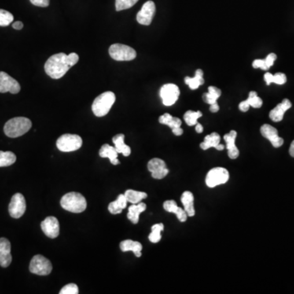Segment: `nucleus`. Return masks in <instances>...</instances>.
<instances>
[{
    "mask_svg": "<svg viewBox=\"0 0 294 294\" xmlns=\"http://www.w3.org/2000/svg\"><path fill=\"white\" fill-rule=\"evenodd\" d=\"M79 56L75 53L69 55L63 53L53 55L45 63V72L52 79H60L71 67L79 61Z\"/></svg>",
    "mask_w": 294,
    "mask_h": 294,
    "instance_id": "nucleus-1",
    "label": "nucleus"
},
{
    "mask_svg": "<svg viewBox=\"0 0 294 294\" xmlns=\"http://www.w3.org/2000/svg\"><path fill=\"white\" fill-rule=\"evenodd\" d=\"M32 127L30 119L25 117H16L9 120L4 125V133L12 138L24 135Z\"/></svg>",
    "mask_w": 294,
    "mask_h": 294,
    "instance_id": "nucleus-2",
    "label": "nucleus"
},
{
    "mask_svg": "<svg viewBox=\"0 0 294 294\" xmlns=\"http://www.w3.org/2000/svg\"><path fill=\"white\" fill-rule=\"evenodd\" d=\"M60 205L67 211L74 214H80L86 209L87 201L80 193L70 192L61 198Z\"/></svg>",
    "mask_w": 294,
    "mask_h": 294,
    "instance_id": "nucleus-3",
    "label": "nucleus"
},
{
    "mask_svg": "<svg viewBox=\"0 0 294 294\" xmlns=\"http://www.w3.org/2000/svg\"><path fill=\"white\" fill-rule=\"evenodd\" d=\"M115 101V95L112 92H105L95 99L92 106L93 114L97 117H102L109 113Z\"/></svg>",
    "mask_w": 294,
    "mask_h": 294,
    "instance_id": "nucleus-4",
    "label": "nucleus"
},
{
    "mask_svg": "<svg viewBox=\"0 0 294 294\" xmlns=\"http://www.w3.org/2000/svg\"><path fill=\"white\" fill-rule=\"evenodd\" d=\"M109 53L114 60L118 61H129L133 60L137 57V53L133 48L120 44L111 45L110 47Z\"/></svg>",
    "mask_w": 294,
    "mask_h": 294,
    "instance_id": "nucleus-5",
    "label": "nucleus"
},
{
    "mask_svg": "<svg viewBox=\"0 0 294 294\" xmlns=\"http://www.w3.org/2000/svg\"><path fill=\"white\" fill-rule=\"evenodd\" d=\"M83 144V140L75 134H63L57 141L59 151L62 152H72L79 150Z\"/></svg>",
    "mask_w": 294,
    "mask_h": 294,
    "instance_id": "nucleus-6",
    "label": "nucleus"
},
{
    "mask_svg": "<svg viewBox=\"0 0 294 294\" xmlns=\"http://www.w3.org/2000/svg\"><path fill=\"white\" fill-rule=\"evenodd\" d=\"M230 178L229 172L224 167H214L210 170L206 176V185L210 188L216 187L227 182Z\"/></svg>",
    "mask_w": 294,
    "mask_h": 294,
    "instance_id": "nucleus-7",
    "label": "nucleus"
},
{
    "mask_svg": "<svg viewBox=\"0 0 294 294\" xmlns=\"http://www.w3.org/2000/svg\"><path fill=\"white\" fill-rule=\"evenodd\" d=\"M53 270L50 261L42 255H36L30 262V271L38 276H48Z\"/></svg>",
    "mask_w": 294,
    "mask_h": 294,
    "instance_id": "nucleus-8",
    "label": "nucleus"
},
{
    "mask_svg": "<svg viewBox=\"0 0 294 294\" xmlns=\"http://www.w3.org/2000/svg\"><path fill=\"white\" fill-rule=\"evenodd\" d=\"M27 209V204L24 196L20 193L15 194L12 196L10 204L8 206V211L11 217L13 218H20L23 217Z\"/></svg>",
    "mask_w": 294,
    "mask_h": 294,
    "instance_id": "nucleus-9",
    "label": "nucleus"
},
{
    "mask_svg": "<svg viewBox=\"0 0 294 294\" xmlns=\"http://www.w3.org/2000/svg\"><path fill=\"white\" fill-rule=\"evenodd\" d=\"M180 96L179 88L174 83H167L160 89V97L163 105L171 107L174 105Z\"/></svg>",
    "mask_w": 294,
    "mask_h": 294,
    "instance_id": "nucleus-10",
    "label": "nucleus"
},
{
    "mask_svg": "<svg viewBox=\"0 0 294 294\" xmlns=\"http://www.w3.org/2000/svg\"><path fill=\"white\" fill-rule=\"evenodd\" d=\"M155 10L156 8H155V4L153 1L149 0L145 2L141 10L137 13V23L144 26H150L155 16Z\"/></svg>",
    "mask_w": 294,
    "mask_h": 294,
    "instance_id": "nucleus-11",
    "label": "nucleus"
},
{
    "mask_svg": "<svg viewBox=\"0 0 294 294\" xmlns=\"http://www.w3.org/2000/svg\"><path fill=\"white\" fill-rule=\"evenodd\" d=\"M20 91V86L16 79H13L7 73L0 72V93H9L16 94Z\"/></svg>",
    "mask_w": 294,
    "mask_h": 294,
    "instance_id": "nucleus-12",
    "label": "nucleus"
},
{
    "mask_svg": "<svg viewBox=\"0 0 294 294\" xmlns=\"http://www.w3.org/2000/svg\"><path fill=\"white\" fill-rule=\"evenodd\" d=\"M148 170L151 172L152 177L158 180L163 179L170 172L166 167L165 162L158 158L150 160L148 163Z\"/></svg>",
    "mask_w": 294,
    "mask_h": 294,
    "instance_id": "nucleus-13",
    "label": "nucleus"
},
{
    "mask_svg": "<svg viewBox=\"0 0 294 294\" xmlns=\"http://www.w3.org/2000/svg\"><path fill=\"white\" fill-rule=\"evenodd\" d=\"M41 229L47 236L55 239L60 233L58 220L55 217H48L41 222Z\"/></svg>",
    "mask_w": 294,
    "mask_h": 294,
    "instance_id": "nucleus-14",
    "label": "nucleus"
},
{
    "mask_svg": "<svg viewBox=\"0 0 294 294\" xmlns=\"http://www.w3.org/2000/svg\"><path fill=\"white\" fill-rule=\"evenodd\" d=\"M261 133L265 138L270 141V143L275 148H279L284 144V139L282 137H279L277 129L271 125H262L261 127Z\"/></svg>",
    "mask_w": 294,
    "mask_h": 294,
    "instance_id": "nucleus-15",
    "label": "nucleus"
},
{
    "mask_svg": "<svg viewBox=\"0 0 294 294\" xmlns=\"http://www.w3.org/2000/svg\"><path fill=\"white\" fill-rule=\"evenodd\" d=\"M12 260L10 242L6 238H0V266L8 267Z\"/></svg>",
    "mask_w": 294,
    "mask_h": 294,
    "instance_id": "nucleus-16",
    "label": "nucleus"
},
{
    "mask_svg": "<svg viewBox=\"0 0 294 294\" xmlns=\"http://www.w3.org/2000/svg\"><path fill=\"white\" fill-rule=\"evenodd\" d=\"M292 107V103L288 99H284L282 102L280 103L271 110L269 114V117L274 122H280L284 119V113Z\"/></svg>",
    "mask_w": 294,
    "mask_h": 294,
    "instance_id": "nucleus-17",
    "label": "nucleus"
},
{
    "mask_svg": "<svg viewBox=\"0 0 294 294\" xmlns=\"http://www.w3.org/2000/svg\"><path fill=\"white\" fill-rule=\"evenodd\" d=\"M237 137V133L235 130H232L230 133L224 136V140L226 141V149L228 151V156L232 159H236L240 155V151L238 150L236 145V139Z\"/></svg>",
    "mask_w": 294,
    "mask_h": 294,
    "instance_id": "nucleus-18",
    "label": "nucleus"
},
{
    "mask_svg": "<svg viewBox=\"0 0 294 294\" xmlns=\"http://www.w3.org/2000/svg\"><path fill=\"white\" fill-rule=\"evenodd\" d=\"M118 152L115 149V147L111 146L108 144H104L99 151V155L101 158H109L110 161L114 165L119 164L118 160Z\"/></svg>",
    "mask_w": 294,
    "mask_h": 294,
    "instance_id": "nucleus-19",
    "label": "nucleus"
},
{
    "mask_svg": "<svg viewBox=\"0 0 294 294\" xmlns=\"http://www.w3.org/2000/svg\"><path fill=\"white\" fill-rule=\"evenodd\" d=\"M119 247L123 252L133 251V254H135V256L137 258H140L141 256L142 245L140 242L133 241L131 240H123V241L121 242Z\"/></svg>",
    "mask_w": 294,
    "mask_h": 294,
    "instance_id": "nucleus-20",
    "label": "nucleus"
},
{
    "mask_svg": "<svg viewBox=\"0 0 294 294\" xmlns=\"http://www.w3.org/2000/svg\"><path fill=\"white\" fill-rule=\"evenodd\" d=\"M146 209V204L144 203H138V204H133L129 207V213H128V218H129L133 224H137L139 222V216L141 213H143Z\"/></svg>",
    "mask_w": 294,
    "mask_h": 294,
    "instance_id": "nucleus-21",
    "label": "nucleus"
},
{
    "mask_svg": "<svg viewBox=\"0 0 294 294\" xmlns=\"http://www.w3.org/2000/svg\"><path fill=\"white\" fill-rule=\"evenodd\" d=\"M181 203L183 204L184 210L188 217H194L196 214L194 207V196L191 192H185L181 197Z\"/></svg>",
    "mask_w": 294,
    "mask_h": 294,
    "instance_id": "nucleus-22",
    "label": "nucleus"
},
{
    "mask_svg": "<svg viewBox=\"0 0 294 294\" xmlns=\"http://www.w3.org/2000/svg\"><path fill=\"white\" fill-rule=\"evenodd\" d=\"M124 137L125 136L120 133L115 135L112 141L115 144V149L118 153L123 154V156L128 157L131 155V148L124 143Z\"/></svg>",
    "mask_w": 294,
    "mask_h": 294,
    "instance_id": "nucleus-23",
    "label": "nucleus"
},
{
    "mask_svg": "<svg viewBox=\"0 0 294 294\" xmlns=\"http://www.w3.org/2000/svg\"><path fill=\"white\" fill-rule=\"evenodd\" d=\"M204 72L200 69H198L196 71V75L194 78L191 77H185V83L189 86L190 89L192 90H196L200 85H204Z\"/></svg>",
    "mask_w": 294,
    "mask_h": 294,
    "instance_id": "nucleus-24",
    "label": "nucleus"
},
{
    "mask_svg": "<svg viewBox=\"0 0 294 294\" xmlns=\"http://www.w3.org/2000/svg\"><path fill=\"white\" fill-rule=\"evenodd\" d=\"M127 199L125 197L124 194L123 195H119L118 196L117 200L115 201L111 202V204L108 206V209L110 213L112 214H119L122 213L123 209L127 207Z\"/></svg>",
    "mask_w": 294,
    "mask_h": 294,
    "instance_id": "nucleus-25",
    "label": "nucleus"
},
{
    "mask_svg": "<svg viewBox=\"0 0 294 294\" xmlns=\"http://www.w3.org/2000/svg\"><path fill=\"white\" fill-rule=\"evenodd\" d=\"M277 58V56L275 53H270L264 60L258 59L253 62V67L254 69L260 68L263 71H267L274 65L275 60Z\"/></svg>",
    "mask_w": 294,
    "mask_h": 294,
    "instance_id": "nucleus-26",
    "label": "nucleus"
},
{
    "mask_svg": "<svg viewBox=\"0 0 294 294\" xmlns=\"http://www.w3.org/2000/svg\"><path fill=\"white\" fill-rule=\"evenodd\" d=\"M221 137L217 133H213L210 135L206 136L204 142L200 144V148L204 151L209 149L211 147L215 148L218 144H220Z\"/></svg>",
    "mask_w": 294,
    "mask_h": 294,
    "instance_id": "nucleus-27",
    "label": "nucleus"
},
{
    "mask_svg": "<svg viewBox=\"0 0 294 294\" xmlns=\"http://www.w3.org/2000/svg\"><path fill=\"white\" fill-rule=\"evenodd\" d=\"M125 197L127 199L128 202H130L131 204H138L141 200L147 197V194L145 192H137L133 190H128L124 193Z\"/></svg>",
    "mask_w": 294,
    "mask_h": 294,
    "instance_id": "nucleus-28",
    "label": "nucleus"
},
{
    "mask_svg": "<svg viewBox=\"0 0 294 294\" xmlns=\"http://www.w3.org/2000/svg\"><path fill=\"white\" fill-rule=\"evenodd\" d=\"M221 94H222V91L220 90L219 89L214 87V86H210L208 87V93H204L203 95V100L207 104L212 105V104L217 102V100L219 98Z\"/></svg>",
    "mask_w": 294,
    "mask_h": 294,
    "instance_id": "nucleus-29",
    "label": "nucleus"
},
{
    "mask_svg": "<svg viewBox=\"0 0 294 294\" xmlns=\"http://www.w3.org/2000/svg\"><path fill=\"white\" fill-rule=\"evenodd\" d=\"M264 79L266 81V85H270L271 83H276V85H283L287 82L286 75L284 73H277L276 75H273L270 73H266L264 75Z\"/></svg>",
    "mask_w": 294,
    "mask_h": 294,
    "instance_id": "nucleus-30",
    "label": "nucleus"
},
{
    "mask_svg": "<svg viewBox=\"0 0 294 294\" xmlns=\"http://www.w3.org/2000/svg\"><path fill=\"white\" fill-rule=\"evenodd\" d=\"M159 123L165 124L172 129L181 127V120L179 118L174 117L170 114L166 113L161 115L159 119Z\"/></svg>",
    "mask_w": 294,
    "mask_h": 294,
    "instance_id": "nucleus-31",
    "label": "nucleus"
},
{
    "mask_svg": "<svg viewBox=\"0 0 294 294\" xmlns=\"http://www.w3.org/2000/svg\"><path fill=\"white\" fill-rule=\"evenodd\" d=\"M16 156L11 151H0V167H8L16 162Z\"/></svg>",
    "mask_w": 294,
    "mask_h": 294,
    "instance_id": "nucleus-32",
    "label": "nucleus"
},
{
    "mask_svg": "<svg viewBox=\"0 0 294 294\" xmlns=\"http://www.w3.org/2000/svg\"><path fill=\"white\" fill-rule=\"evenodd\" d=\"M164 229L163 223L155 224L151 227V233L149 236V240L151 243L156 244L161 240V232Z\"/></svg>",
    "mask_w": 294,
    "mask_h": 294,
    "instance_id": "nucleus-33",
    "label": "nucleus"
},
{
    "mask_svg": "<svg viewBox=\"0 0 294 294\" xmlns=\"http://www.w3.org/2000/svg\"><path fill=\"white\" fill-rule=\"evenodd\" d=\"M201 116L200 111H188L184 115V120L188 126H195L198 123V119Z\"/></svg>",
    "mask_w": 294,
    "mask_h": 294,
    "instance_id": "nucleus-34",
    "label": "nucleus"
},
{
    "mask_svg": "<svg viewBox=\"0 0 294 294\" xmlns=\"http://www.w3.org/2000/svg\"><path fill=\"white\" fill-rule=\"evenodd\" d=\"M246 101L248 103L250 107H254V108H260L262 107V103H263L262 98L258 97V93L254 91L250 92L248 98Z\"/></svg>",
    "mask_w": 294,
    "mask_h": 294,
    "instance_id": "nucleus-35",
    "label": "nucleus"
},
{
    "mask_svg": "<svg viewBox=\"0 0 294 294\" xmlns=\"http://www.w3.org/2000/svg\"><path fill=\"white\" fill-rule=\"evenodd\" d=\"M138 0H115V8L116 11L126 10L134 6Z\"/></svg>",
    "mask_w": 294,
    "mask_h": 294,
    "instance_id": "nucleus-36",
    "label": "nucleus"
},
{
    "mask_svg": "<svg viewBox=\"0 0 294 294\" xmlns=\"http://www.w3.org/2000/svg\"><path fill=\"white\" fill-rule=\"evenodd\" d=\"M13 16L8 11L0 9V27H8L13 22Z\"/></svg>",
    "mask_w": 294,
    "mask_h": 294,
    "instance_id": "nucleus-37",
    "label": "nucleus"
},
{
    "mask_svg": "<svg viewBox=\"0 0 294 294\" xmlns=\"http://www.w3.org/2000/svg\"><path fill=\"white\" fill-rule=\"evenodd\" d=\"M60 294H78L79 293V288L75 284H68L66 286L61 288V290L59 292Z\"/></svg>",
    "mask_w": 294,
    "mask_h": 294,
    "instance_id": "nucleus-38",
    "label": "nucleus"
},
{
    "mask_svg": "<svg viewBox=\"0 0 294 294\" xmlns=\"http://www.w3.org/2000/svg\"><path fill=\"white\" fill-rule=\"evenodd\" d=\"M163 208L169 213L176 214L177 210L179 209V207L177 206V203L174 200H167L163 203Z\"/></svg>",
    "mask_w": 294,
    "mask_h": 294,
    "instance_id": "nucleus-39",
    "label": "nucleus"
},
{
    "mask_svg": "<svg viewBox=\"0 0 294 294\" xmlns=\"http://www.w3.org/2000/svg\"><path fill=\"white\" fill-rule=\"evenodd\" d=\"M176 216H177V218L181 222H185L187 220V214L185 213V210L183 208H181V207H179V209L177 210Z\"/></svg>",
    "mask_w": 294,
    "mask_h": 294,
    "instance_id": "nucleus-40",
    "label": "nucleus"
},
{
    "mask_svg": "<svg viewBox=\"0 0 294 294\" xmlns=\"http://www.w3.org/2000/svg\"><path fill=\"white\" fill-rule=\"evenodd\" d=\"M30 1L35 6L41 7V8H46L50 4V0H30Z\"/></svg>",
    "mask_w": 294,
    "mask_h": 294,
    "instance_id": "nucleus-41",
    "label": "nucleus"
},
{
    "mask_svg": "<svg viewBox=\"0 0 294 294\" xmlns=\"http://www.w3.org/2000/svg\"><path fill=\"white\" fill-rule=\"evenodd\" d=\"M250 106L248 105V103L247 102V101H242V102L240 103V105H239V108H240V111L242 112H247V111L249 110Z\"/></svg>",
    "mask_w": 294,
    "mask_h": 294,
    "instance_id": "nucleus-42",
    "label": "nucleus"
},
{
    "mask_svg": "<svg viewBox=\"0 0 294 294\" xmlns=\"http://www.w3.org/2000/svg\"><path fill=\"white\" fill-rule=\"evenodd\" d=\"M172 131L174 133V135L176 136H181L183 134V129H181V127L172 129Z\"/></svg>",
    "mask_w": 294,
    "mask_h": 294,
    "instance_id": "nucleus-43",
    "label": "nucleus"
},
{
    "mask_svg": "<svg viewBox=\"0 0 294 294\" xmlns=\"http://www.w3.org/2000/svg\"><path fill=\"white\" fill-rule=\"evenodd\" d=\"M211 107H210V111L213 112V113H216L219 111V106H218V102L214 103V104H212Z\"/></svg>",
    "mask_w": 294,
    "mask_h": 294,
    "instance_id": "nucleus-44",
    "label": "nucleus"
},
{
    "mask_svg": "<svg viewBox=\"0 0 294 294\" xmlns=\"http://www.w3.org/2000/svg\"><path fill=\"white\" fill-rule=\"evenodd\" d=\"M12 27L15 29V30H22L23 28V23L22 22H16V23L12 24Z\"/></svg>",
    "mask_w": 294,
    "mask_h": 294,
    "instance_id": "nucleus-45",
    "label": "nucleus"
},
{
    "mask_svg": "<svg viewBox=\"0 0 294 294\" xmlns=\"http://www.w3.org/2000/svg\"><path fill=\"white\" fill-rule=\"evenodd\" d=\"M196 131L198 133H203V131H204V128H203V126H202L200 123H196Z\"/></svg>",
    "mask_w": 294,
    "mask_h": 294,
    "instance_id": "nucleus-46",
    "label": "nucleus"
},
{
    "mask_svg": "<svg viewBox=\"0 0 294 294\" xmlns=\"http://www.w3.org/2000/svg\"><path fill=\"white\" fill-rule=\"evenodd\" d=\"M289 154H290L292 157L294 158V141H292V143H291L290 148H289Z\"/></svg>",
    "mask_w": 294,
    "mask_h": 294,
    "instance_id": "nucleus-47",
    "label": "nucleus"
},
{
    "mask_svg": "<svg viewBox=\"0 0 294 294\" xmlns=\"http://www.w3.org/2000/svg\"><path fill=\"white\" fill-rule=\"evenodd\" d=\"M215 148L218 150V151H223V150L225 149V145H222V144H218Z\"/></svg>",
    "mask_w": 294,
    "mask_h": 294,
    "instance_id": "nucleus-48",
    "label": "nucleus"
}]
</instances>
